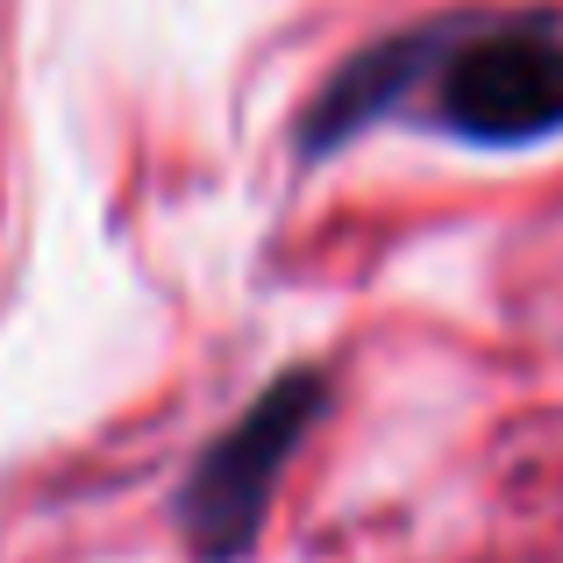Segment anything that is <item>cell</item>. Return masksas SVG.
Wrapping results in <instances>:
<instances>
[{
  "label": "cell",
  "instance_id": "obj_1",
  "mask_svg": "<svg viewBox=\"0 0 563 563\" xmlns=\"http://www.w3.org/2000/svg\"><path fill=\"white\" fill-rule=\"evenodd\" d=\"M435 114L464 143H542L563 129V36L550 22H493L442 43Z\"/></svg>",
  "mask_w": 563,
  "mask_h": 563
},
{
  "label": "cell",
  "instance_id": "obj_2",
  "mask_svg": "<svg viewBox=\"0 0 563 563\" xmlns=\"http://www.w3.org/2000/svg\"><path fill=\"white\" fill-rule=\"evenodd\" d=\"M321 413V378L314 372H286L278 385H264L257 407L200 456L179 521L192 536L200 556H243L250 536L264 528V507H272V485L286 471V456L300 450V435Z\"/></svg>",
  "mask_w": 563,
  "mask_h": 563
},
{
  "label": "cell",
  "instance_id": "obj_3",
  "mask_svg": "<svg viewBox=\"0 0 563 563\" xmlns=\"http://www.w3.org/2000/svg\"><path fill=\"white\" fill-rule=\"evenodd\" d=\"M442 43H450V29H428V36H399V43H378V51H364L357 65L343 71V86H329V100L314 108V129H307V143H335L350 136L357 122H372V108L399 93V86L421 71V57H435Z\"/></svg>",
  "mask_w": 563,
  "mask_h": 563
}]
</instances>
